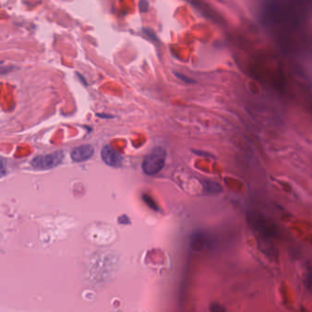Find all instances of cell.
Here are the masks:
<instances>
[{"label":"cell","mask_w":312,"mask_h":312,"mask_svg":"<svg viewBox=\"0 0 312 312\" xmlns=\"http://www.w3.org/2000/svg\"><path fill=\"white\" fill-rule=\"evenodd\" d=\"M174 74L177 76L178 78L182 80L183 82H186V83H192V80H190V79L186 77L185 75H183V74H181V73H174Z\"/></svg>","instance_id":"cell-13"},{"label":"cell","mask_w":312,"mask_h":312,"mask_svg":"<svg viewBox=\"0 0 312 312\" xmlns=\"http://www.w3.org/2000/svg\"><path fill=\"white\" fill-rule=\"evenodd\" d=\"M204 243H205V237L203 234H196L192 239V246L193 249L196 251L203 249Z\"/></svg>","instance_id":"cell-7"},{"label":"cell","mask_w":312,"mask_h":312,"mask_svg":"<svg viewBox=\"0 0 312 312\" xmlns=\"http://www.w3.org/2000/svg\"><path fill=\"white\" fill-rule=\"evenodd\" d=\"M166 157V150L162 146L154 147L144 159L142 163L143 172L149 176L156 175L165 166Z\"/></svg>","instance_id":"cell-2"},{"label":"cell","mask_w":312,"mask_h":312,"mask_svg":"<svg viewBox=\"0 0 312 312\" xmlns=\"http://www.w3.org/2000/svg\"><path fill=\"white\" fill-rule=\"evenodd\" d=\"M148 7H149V3H148L147 0H140L139 1L138 8H139V11L142 12V13H145V12L148 11Z\"/></svg>","instance_id":"cell-10"},{"label":"cell","mask_w":312,"mask_h":312,"mask_svg":"<svg viewBox=\"0 0 312 312\" xmlns=\"http://www.w3.org/2000/svg\"><path fill=\"white\" fill-rule=\"evenodd\" d=\"M203 184H204V190L208 193H214V194H215V193H219L222 192V187L217 182L207 181V182H204Z\"/></svg>","instance_id":"cell-6"},{"label":"cell","mask_w":312,"mask_h":312,"mask_svg":"<svg viewBox=\"0 0 312 312\" xmlns=\"http://www.w3.org/2000/svg\"><path fill=\"white\" fill-rule=\"evenodd\" d=\"M101 157L106 165L113 168H120L124 162V158L119 152H117L115 148L108 145L103 147L101 151Z\"/></svg>","instance_id":"cell-4"},{"label":"cell","mask_w":312,"mask_h":312,"mask_svg":"<svg viewBox=\"0 0 312 312\" xmlns=\"http://www.w3.org/2000/svg\"><path fill=\"white\" fill-rule=\"evenodd\" d=\"M306 284H307V288L312 292V272H309L307 274V278H306Z\"/></svg>","instance_id":"cell-11"},{"label":"cell","mask_w":312,"mask_h":312,"mask_svg":"<svg viewBox=\"0 0 312 312\" xmlns=\"http://www.w3.org/2000/svg\"><path fill=\"white\" fill-rule=\"evenodd\" d=\"M210 309L212 310V311H223L224 310V307H222L221 305H219V304H213L211 307H210Z\"/></svg>","instance_id":"cell-12"},{"label":"cell","mask_w":312,"mask_h":312,"mask_svg":"<svg viewBox=\"0 0 312 312\" xmlns=\"http://www.w3.org/2000/svg\"><path fill=\"white\" fill-rule=\"evenodd\" d=\"M143 200H144V202L146 203V205L149 207V208L152 209V210H154V211H160V207L157 205V203L154 202V200L152 199V198L149 197L148 195H146V194H144L143 195Z\"/></svg>","instance_id":"cell-8"},{"label":"cell","mask_w":312,"mask_h":312,"mask_svg":"<svg viewBox=\"0 0 312 312\" xmlns=\"http://www.w3.org/2000/svg\"><path fill=\"white\" fill-rule=\"evenodd\" d=\"M97 116H99V117H102V118H112V117H113V116H112V115H101V114H97Z\"/></svg>","instance_id":"cell-14"},{"label":"cell","mask_w":312,"mask_h":312,"mask_svg":"<svg viewBox=\"0 0 312 312\" xmlns=\"http://www.w3.org/2000/svg\"><path fill=\"white\" fill-rule=\"evenodd\" d=\"M77 76H78L79 78H80V80L82 79V81H83V83H84V84H87V83H86V81L83 79V76H82L80 73H77Z\"/></svg>","instance_id":"cell-15"},{"label":"cell","mask_w":312,"mask_h":312,"mask_svg":"<svg viewBox=\"0 0 312 312\" xmlns=\"http://www.w3.org/2000/svg\"><path fill=\"white\" fill-rule=\"evenodd\" d=\"M63 160V152L56 151V152L46 154V155L35 157L32 160L31 164H32V168H34L35 170L47 171V170H51L57 167L59 164L62 163Z\"/></svg>","instance_id":"cell-3"},{"label":"cell","mask_w":312,"mask_h":312,"mask_svg":"<svg viewBox=\"0 0 312 312\" xmlns=\"http://www.w3.org/2000/svg\"><path fill=\"white\" fill-rule=\"evenodd\" d=\"M143 32H144V34H145L146 36L148 37L152 41H154V42H160V40L158 39V36H157L156 33L154 32V31H152L150 29H146V28H144V29H143Z\"/></svg>","instance_id":"cell-9"},{"label":"cell","mask_w":312,"mask_h":312,"mask_svg":"<svg viewBox=\"0 0 312 312\" xmlns=\"http://www.w3.org/2000/svg\"><path fill=\"white\" fill-rule=\"evenodd\" d=\"M249 224L255 232L259 233L262 238H275L277 234L276 224L264 214L252 212L247 215Z\"/></svg>","instance_id":"cell-1"},{"label":"cell","mask_w":312,"mask_h":312,"mask_svg":"<svg viewBox=\"0 0 312 312\" xmlns=\"http://www.w3.org/2000/svg\"><path fill=\"white\" fill-rule=\"evenodd\" d=\"M94 148L92 145H82L76 146L71 152V158L73 162H83L88 161L91 157L94 155Z\"/></svg>","instance_id":"cell-5"}]
</instances>
